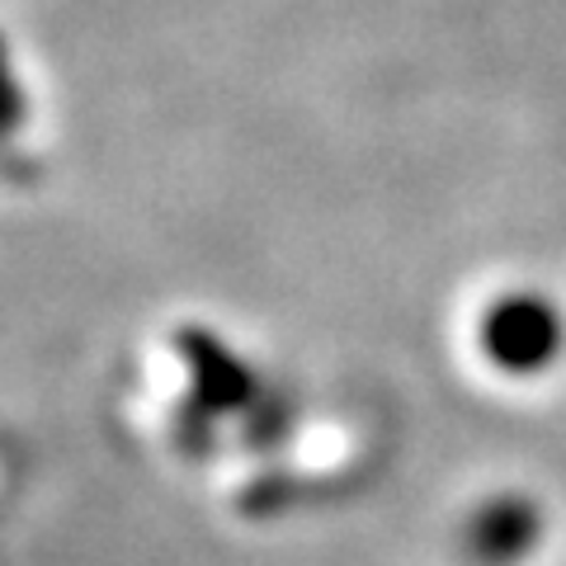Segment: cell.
I'll use <instances>...</instances> for the list:
<instances>
[{
  "label": "cell",
  "instance_id": "1",
  "mask_svg": "<svg viewBox=\"0 0 566 566\" xmlns=\"http://www.w3.org/2000/svg\"><path fill=\"white\" fill-rule=\"evenodd\" d=\"M557 312L543 297H505L486 322V349L505 368H538L557 354Z\"/></svg>",
  "mask_w": 566,
  "mask_h": 566
}]
</instances>
